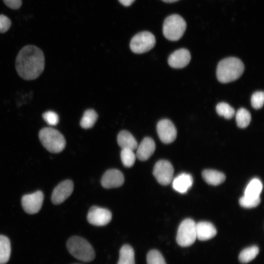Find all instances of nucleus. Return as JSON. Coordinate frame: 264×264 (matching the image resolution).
I'll use <instances>...</instances> for the list:
<instances>
[{
  "label": "nucleus",
  "instance_id": "nucleus-6",
  "mask_svg": "<svg viewBox=\"0 0 264 264\" xmlns=\"http://www.w3.org/2000/svg\"><path fill=\"white\" fill-rule=\"evenodd\" d=\"M195 222L191 219L184 220L179 226L176 242L182 247L189 246L193 244L197 239Z\"/></svg>",
  "mask_w": 264,
  "mask_h": 264
},
{
  "label": "nucleus",
  "instance_id": "nucleus-12",
  "mask_svg": "<svg viewBox=\"0 0 264 264\" xmlns=\"http://www.w3.org/2000/svg\"><path fill=\"white\" fill-rule=\"evenodd\" d=\"M74 185L70 180H66L60 183L53 190L51 201L54 204H59L64 202L72 194Z\"/></svg>",
  "mask_w": 264,
  "mask_h": 264
},
{
  "label": "nucleus",
  "instance_id": "nucleus-24",
  "mask_svg": "<svg viewBox=\"0 0 264 264\" xmlns=\"http://www.w3.org/2000/svg\"><path fill=\"white\" fill-rule=\"evenodd\" d=\"M97 118L98 115L93 110H88L84 113L80 121V125L84 129L90 128L93 126Z\"/></svg>",
  "mask_w": 264,
  "mask_h": 264
},
{
  "label": "nucleus",
  "instance_id": "nucleus-32",
  "mask_svg": "<svg viewBox=\"0 0 264 264\" xmlns=\"http://www.w3.org/2000/svg\"><path fill=\"white\" fill-rule=\"evenodd\" d=\"M11 22L7 16L0 14V33L6 32L10 27Z\"/></svg>",
  "mask_w": 264,
  "mask_h": 264
},
{
  "label": "nucleus",
  "instance_id": "nucleus-26",
  "mask_svg": "<svg viewBox=\"0 0 264 264\" xmlns=\"http://www.w3.org/2000/svg\"><path fill=\"white\" fill-rule=\"evenodd\" d=\"M216 111L219 115L227 119L232 118L235 114V110L225 102L219 103L216 106Z\"/></svg>",
  "mask_w": 264,
  "mask_h": 264
},
{
  "label": "nucleus",
  "instance_id": "nucleus-10",
  "mask_svg": "<svg viewBox=\"0 0 264 264\" xmlns=\"http://www.w3.org/2000/svg\"><path fill=\"white\" fill-rule=\"evenodd\" d=\"M111 218L110 210L96 206H92L89 209L87 216L89 223L96 226H104L108 224Z\"/></svg>",
  "mask_w": 264,
  "mask_h": 264
},
{
  "label": "nucleus",
  "instance_id": "nucleus-29",
  "mask_svg": "<svg viewBox=\"0 0 264 264\" xmlns=\"http://www.w3.org/2000/svg\"><path fill=\"white\" fill-rule=\"evenodd\" d=\"M264 101L263 91H257L253 94L251 98L252 106L255 109H259L263 107Z\"/></svg>",
  "mask_w": 264,
  "mask_h": 264
},
{
  "label": "nucleus",
  "instance_id": "nucleus-34",
  "mask_svg": "<svg viewBox=\"0 0 264 264\" xmlns=\"http://www.w3.org/2000/svg\"><path fill=\"white\" fill-rule=\"evenodd\" d=\"M123 5L128 6L131 5L135 0H118Z\"/></svg>",
  "mask_w": 264,
  "mask_h": 264
},
{
  "label": "nucleus",
  "instance_id": "nucleus-30",
  "mask_svg": "<svg viewBox=\"0 0 264 264\" xmlns=\"http://www.w3.org/2000/svg\"><path fill=\"white\" fill-rule=\"evenodd\" d=\"M260 201V198H252L242 196L239 200V203L243 207L250 208L257 206Z\"/></svg>",
  "mask_w": 264,
  "mask_h": 264
},
{
  "label": "nucleus",
  "instance_id": "nucleus-16",
  "mask_svg": "<svg viewBox=\"0 0 264 264\" xmlns=\"http://www.w3.org/2000/svg\"><path fill=\"white\" fill-rule=\"evenodd\" d=\"M197 239L206 241L215 237L217 230L213 224L207 221H200L196 223Z\"/></svg>",
  "mask_w": 264,
  "mask_h": 264
},
{
  "label": "nucleus",
  "instance_id": "nucleus-8",
  "mask_svg": "<svg viewBox=\"0 0 264 264\" xmlns=\"http://www.w3.org/2000/svg\"><path fill=\"white\" fill-rule=\"evenodd\" d=\"M174 172V168L169 161L160 160L154 165L153 173L159 184L167 185L172 181Z\"/></svg>",
  "mask_w": 264,
  "mask_h": 264
},
{
  "label": "nucleus",
  "instance_id": "nucleus-13",
  "mask_svg": "<svg viewBox=\"0 0 264 264\" xmlns=\"http://www.w3.org/2000/svg\"><path fill=\"white\" fill-rule=\"evenodd\" d=\"M124 177L123 174L117 169H109L103 175L101 183L105 188H116L123 185Z\"/></svg>",
  "mask_w": 264,
  "mask_h": 264
},
{
  "label": "nucleus",
  "instance_id": "nucleus-3",
  "mask_svg": "<svg viewBox=\"0 0 264 264\" xmlns=\"http://www.w3.org/2000/svg\"><path fill=\"white\" fill-rule=\"evenodd\" d=\"M69 252L75 258L85 262H89L95 257L91 244L85 239L79 236L70 237L66 243Z\"/></svg>",
  "mask_w": 264,
  "mask_h": 264
},
{
  "label": "nucleus",
  "instance_id": "nucleus-27",
  "mask_svg": "<svg viewBox=\"0 0 264 264\" xmlns=\"http://www.w3.org/2000/svg\"><path fill=\"white\" fill-rule=\"evenodd\" d=\"M133 151L128 149H122L121 151V159L123 165L126 167H131L135 162L136 155Z\"/></svg>",
  "mask_w": 264,
  "mask_h": 264
},
{
  "label": "nucleus",
  "instance_id": "nucleus-22",
  "mask_svg": "<svg viewBox=\"0 0 264 264\" xmlns=\"http://www.w3.org/2000/svg\"><path fill=\"white\" fill-rule=\"evenodd\" d=\"M11 253V245L9 239L0 235V264H5L9 260Z\"/></svg>",
  "mask_w": 264,
  "mask_h": 264
},
{
  "label": "nucleus",
  "instance_id": "nucleus-35",
  "mask_svg": "<svg viewBox=\"0 0 264 264\" xmlns=\"http://www.w3.org/2000/svg\"><path fill=\"white\" fill-rule=\"evenodd\" d=\"M164 2H167V3H172L174 2L177 1H178L179 0H162Z\"/></svg>",
  "mask_w": 264,
  "mask_h": 264
},
{
  "label": "nucleus",
  "instance_id": "nucleus-20",
  "mask_svg": "<svg viewBox=\"0 0 264 264\" xmlns=\"http://www.w3.org/2000/svg\"><path fill=\"white\" fill-rule=\"evenodd\" d=\"M262 189L263 184L261 181L257 178H254L246 187L243 196L252 198H260Z\"/></svg>",
  "mask_w": 264,
  "mask_h": 264
},
{
  "label": "nucleus",
  "instance_id": "nucleus-14",
  "mask_svg": "<svg viewBox=\"0 0 264 264\" xmlns=\"http://www.w3.org/2000/svg\"><path fill=\"white\" fill-rule=\"evenodd\" d=\"M191 60L189 51L185 48L176 50L169 57L168 62L172 67L181 68L186 66Z\"/></svg>",
  "mask_w": 264,
  "mask_h": 264
},
{
  "label": "nucleus",
  "instance_id": "nucleus-33",
  "mask_svg": "<svg viewBox=\"0 0 264 264\" xmlns=\"http://www.w3.org/2000/svg\"><path fill=\"white\" fill-rule=\"evenodd\" d=\"M4 4L12 9H18L22 4V0H2Z\"/></svg>",
  "mask_w": 264,
  "mask_h": 264
},
{
  "label": "nucleus",
  "instance_id": "nucleus-25",
  "mask_svg": "<svg viewBox=\"0 0 264 264\" xmlns=\"http://www.w3.org/2000/svg\"><path fill=\"white\" fill-rule=\"evenodd\" d=\"M251 119V114L249 111L244 108H241L237 111L236 120L238 126L240 128L247 127Z\"/></svg>",
  "mask_w": 264,
  "mask_h": 264
},
{
  "label": "nucleus",
  "instance_id": "nucleus-15",
  "mask_svg": "<svg viewBox=\"0 0 264 264\" xmlns=\"http://www.w3.org/2000/svg\"><path fill=\"white\" fill-rule=\"evenodd\" d=\"M136 156L141 161L148 159L154 154L155 144L154 140L149 137H145L137 147Z\"/></svg>",
  "mask_w": 264,
  "mask_h": 264
},
{
  "label": "nucleus",
  "instance_id": "nucleus-4",
  "mask_svg": "<svg viewBox=\"0 0 264 264\" xmlns=\"http://www.w3.org/2000/svg\"><path fill=\"white\" fill-rule=\"evenodd\" d=\"M39 138L43 146L51 153H60L65 148L66 142L64 135L55 129H42L39 132Z\"/></svg>",
  "mask_w": 264,
  "mask_h": 264
},
{
  "label": "nucleus",
  "instance_id": "nucleus-21",
  "mask_svg": "<svg viewBox=\"0 0 264 264\" xmlns=\"http://www.w3.org/2000/svg\"><path fill=\"white\" fill-rule=\"evenodd\" d=\"M117 264H135L134 252L131 245L125 244L121 247Z\"/></svg>",
  "mask_w": 264,
  "mask_h": 264
},
{
  "label": "nucleus",
  "instance_id": "nucleus-23",
  "mask_svg": "<svg viewBox=\"0 0 264 264\" xmlns=\"http://www.w3.org/2000/svg\"><path fill=\"white\" fill-rule=\"evenodd\" d=\"M259 252L258 246L253 245L242 250L239 256V261L246 264L253 260Z\"/></svg>",
  "mask_w": 264,
  "mask_h": 264
},
{
  "label": "nucleus",
  "instance_id": "nucleus-1",
  "mask_svg": "<svg viewBox=\"0 0 264 264\" xmlns=\"http://www.w3.org/2000/svg\"><path fill=\"white\" fill-rule=\"evenodd\" d=\"M45 65L44 54L34 45L23 47L16 59V68L19 76L26 80L38 78L43 73Z\"/></svg>",
  "mask_w": 264,
  "mask_h": 264
},
{
  "label": "nucleus",
  "instance_id": "nucleus-31",
  "mask_svg": "<svg viewBox=\"0 0 264 264\" xmlns=\"http://www.w3.org/2000/svg\"><path fill=\"white\" fill-rule=\"evenodd\" d=\"M44 120L49 125H56L59 121L58 114L53 111H47L43 114Z\"/></svg>",
  "mask_w": 264,
  "mask_h": 264
},
{
  "label": "nucleus",
  "instance_id": "nucleus-18",
  "mask_svg": "<svg viewBox=\"0 0 264 264\" xmlns=\"http://www.w3.org/2000/svg\"><path fill=\"white\" fill-rule=\"evenodd\" d=\"M117 141L118 145L122 149L135 150L138 146L137 142L133 136L127 131H122L118 134Z\"/></svg>",
  "mask_w": 264,
  "mask_h": 264
},
{
  "label": "nucleus",
  "instance_id": "nucleus-28",
  "mask_svg": "<svg viewBox=\"0 0 264 264\" xmlns=\"http://www.w3.org/2000/svg\"><path fill=\"white\" fill-rule=\"evenodd\" d=\"M147 264H166L161 253L155 249L150 250L147 255Z\"/></svg>",
  "mask_w": 264,
  "mask_h": 264
},
{
  "label": "nucleus",
  "instance_id": "nucleus-7",
  "mask_svg": "<svg viewBox=\"0 0 264 264\" xmlns=\"http://www.w3.org/2000/svg\"><path fill=\"white\" fill-rule=\"evenodd\" d=\"M155 44L154 35L148 31L141 32L132 39L130 48L132 51L137 54L148 52L153 48Z\"/></svg>",
  "mask_w": 264,
  "mask_h": 264
},
{
  "label": "nucleus",
  "instance_id": "nucleus-5",
  "mask_svg": "<svg viewBox=\"0 0 264 264\" xmlns=\"http://www.w3.org/2000/svg\"><path fill=\"white\" fill-rule=\"evenodd\" d=\"M186 28L184 20L179 15L173 14L168 16L163 25V33L165 37L172 41L180 39Z\"/></svg>",
  "mask_w": 264,
  "mask_h": 264
},
{
  "label": "nucleus",
  "instance_id": "nucleus-19",
  "mask_svg": "<svg viewBox=\"0 0 264 264\" xmlns=\"http://www.w3.org/2000/svg\"><path fill=\"white\" fill-rule=\"evenodd\" d=\"M202 176L206 182L212 185H219L225 179V176L222 173L214 170H204Z\"/></svg>",
  "mask_w": 264,
  "mask_h": 264
},
{
  "label": "nucleus",
  "instance_id": "nucleus-2",
  "mask_svg": "<svg viewBox=\"0 0 264 264\" xmlns=\"http://www.w3.org/2000/svg\"><path fill=\"white\" fill-rule=\"evenodd\" d=\"M244 65L236 57H228L218 64L217 77L219 82L227 83L238 79L243 72Z\"/></svg>",
  "mask_w": 264,
  "mask_h": 264
},
{
  "label": "nucleus",
  "instance_id": "nucleus-17",
  "mask_svg": "<svg viewBox=\"0 0 264 264\" xmlns=\"http://www.w3.org/2000/svg\"><path fill=\"white\" fill-rule=\"evenodd\" d=\"M193 182V178L190 174L182 173L173 180V187L179 193H185L192 186Z\"/></svg>",
  "mask_w": 264,
  "mask_h": 264
},
{
  "label": "nucleus",
  "instance_id": "nucleus-11",
  "mask_svg": "<svg viewBox=\"0 0 264 264\" xmlns=\"http://www.w3.org/2000/svg\"><path fill=\"white\" fill-rule=\"evenodd\" d=\"M156 130L159 139L164 143H171L176 138V129L173 123L168 119L159 121Z\"/></svg>",
  "mask_w": 264,
  "mask_h": 264
},
{
  "label": "nucleus",
  "instance_id": "nucleus-9",
  "mask_svg": "<svg viewBox=\"0 0 264 264\" xmlns=\"http://www.w3.org/2000/svg\"><path fill=\"white\" fill-rule=\"evenodd\" d=\"M44 198V194L40 191L23 196L22 198V205L23 210L30 214L38 213L42 207Z\"/></svg>",
  "mask_w": 264,
  "mask_h": 264
}]
</instances>
